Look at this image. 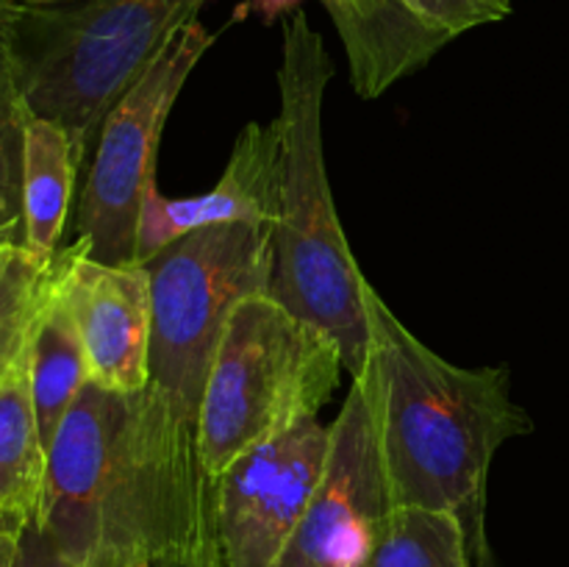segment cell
Instances as JSON below:
<instances>
[{"label": "cell", "instance_id": "cell-1", "mask_svg": "<svg viewBox=\"0 0 569 567\" xmlns=\"http://www.w3.org/2000/svg\"><path fill=\"white\" fill-rule=\"evenodd\" d=\"M198 434L156 387L87 381L48 445L37 523L78 565L100 548L148 559L214 515Z\"/></svg>", "mask_w": 569, "mask_h": 567}, {"label": "cell", "instance_id": "cell-2", "mask_svg": "<svg viewBox=\"0 0 569 567\" xmlns=\"http://www.w3.org/2000/svg\"><path fill=\"white\" fill-rule=\"evenodd\" d=\"M370 350L361 370L370 387L392 506L450 511L461 520L476 561H487V484L509 439L533 431L511 398L506 367L442 359L403 326L370 281L361 287Z\"/></svg>", "mask_w": 569, "mask_h": 567}, {"label": "cell", "instance_id": "cell-3", "mask_svg": "<svg viewBox=\"0 0 569 567\" xmlns=\"http://www.w3.org/2000/svg\"><path fill=\"white\" fill-rule=\"evenodd\" d=\"M333 78L326 42L303 11L283 26L278 67L281 203L272 222L270 295L337 339L345 370L361 376L370 350L365 272L339 222L322 148V100Z\"/></svg>", "mask_w": 569, "mask_h": 567}, {"label": "cell", "instance_id": "cell-4", "mask_svg": "<svg viewBox=\"0 0 569 567\" xmlns=\"http://www.w3.org/2000/svg\"><path fill=\"white\" fill-rule=\"evenodd\" d=\"M206 0L11 3V53L28 109L70 133L78 159L117 100Z\"/></svg>", "mask_w": 569, "mask_h": 567}, {"label": "cell", "instance_id": "cell-5", "mask_svg": "<svg viewBox=\"0 0 569 567\" xmlns=\"http://www.w3.org/2000/svg\"><path fill=\"white\" fill-rule=\"evenodd\" d=\"M345 370L337 339L270 295L233 309L198 409V450L211 478L239 456L320 415Z\"/></svg>", "mask_w": 569, "mask_h": 567}, {"label": "cell", "instance_id": "cell-6", "mask_svg": "<svg viewBox=\"0 0 569 567\" xmlns=\"http://www.w3.org/2000/svg\"><path fill=\"white\" fill-rule=\"evenodd\" d=\"M150 278V387L198 426L209 367L233 309L267 295L272 222H222L183 233L144 261Z\"/></svg>", "mask_w": 569, "mask_h": 567}, {"label": "cell", "instance_id": "cell-7", "mask_svg": "<svg viewBox=\"0 0 569 567\" xmlns=\"http://www.w3.org/2000/svg\"><path fill=\"white\" fill-rule=\"evenodd\" d=\"M217 42L194 17L103 120L76 211V248L100 265H133L139 211L156 183L161 133L183 83Z\"/></svg>", "mask_w": 569, "mask_h": 567}, {"label": "cell", "instance_id": "cell-8", "mask_svg": "<svg viewBox=\"0 0 569 567\" xmlns=\"http://www.w3.org/2000/svg\"><path fill=\"white\" fill-rule=\"evenodd\" d=\"M331 426L309 417L239 456L214 478V526L226 567H278L326 470Z\"/></svg>", "mask_w": 569, "mask_h": 567}, {"label": "cell", "instance_id": "cell-9", "mask_svg": "<svg viewBox=\"0 0 569 567\" xmlns=\"http://www.w3.org/2000/svg\"><path fill=\"white\" fill-rule=\"evenodd\" d=\"M392 509L370 387L356 376L331 422L326 470L278 567H359Z\"/></svg>", "mask_w": 569, "mask_h": 567}, {"label": "cell", "instance_id": "cell-10", "mask_svg": "<svg viewBox=\"0 0 569 567\" xmlns=\"http://www.w3.org/2000/svg\"><path fill=\"white\" fill-rule=\"evenodd\" d=\"M348 53L356 94L376 100L445 44L506 20L511 0H320Z\"/></svg>", "mask_w": 569, "mask_h": 567}, {"label": "cell", "instance_id": "cell-11", "mask_svg": "<svg viewBox=\"0 0 569 567\" xmlns=\"http://www.w3.org/2000/svg\"><path fill=\"white\" fill-rule=\"evenodd\" d=\"M56 276L87 350L89 381L114 392L148 387V267L100 265L67 245L56 253Z\"/></svg>", "mask_w": 569, "mask_h": 567}, {"label": "cell", "instance_id": "cell-12", "mask_svg": "<svg viewBox=\"0 0 569 567\" xmlns=\"http://www.w3.org/2000/svg\"><path fill=\"white\" fill-rule=\"evenodd\" d=\"M281 203V131L248 122L233 142L220 181L203 195L167 198L159 183L144 192L139 211L137 259L144 265L183 233L222 222H276Z\"/></svg>", "mask_w": 569, "mask_h": 567}, {"label": "cell", "instance_id": "cell-13", "mask_svg": "<svg viewBox=\"0 0 569 567\" xmlns=\"http://www.w3.org/2000/svg\"><path fill=\"white\" fill-rule=\"evenodd\" d=\"M81 159L70 133L59 122L28 109L26 161H22V217L26 250L39 261H53L61 250Z\"/></svg>", "mask_w": 569, "mask_h": 567}, {"label": "cell", "instance_id": "cell-14", "mask_svg": "<svg viewBox=\"0 0 569 567\" xmlns=\"http://www.w3.org/2000/svg\"><path fill=\"white\" fill-rule=\"evenodd\" d=\"M28 367H31V392L33 406H37L39 434L48 448L59 422L64 420L70 406L76 404L89 381L87 350H83L76 317L59 287L56 259L50 265L48 287H44L37 322H33Z\"/></svg>", "mask_w": 569, "mask_h": 567}, {"label": "cell", "instance_id": "cell-15", "mask_svg": "<svg viewBox=\"0 0 569 567\" xmlns=\"http://www.w3.org/2000/svg\"><path fill=\"white\" fill-rule=\"evenodd\" d=\"M26 354L0 381V515L31 520L42 504L48 448L42 442Z\"/></svg>", "mask_w": 569, "mask_h": 567}, {"label": "cell", "instance_id": "cell-16", "mask_svg": "<svg viewBox=\"0 0 569 567\" xmlns=\"http://www.w3.org/2000/svg\"><path fill=\"white\" fill-rule=\"evenodd\" d=\"M359 567H472V554L456 515L398 506L383 517Z\"/></svg>", "mask_w": 569, "mask_h": 567}, {"label": "cell", "instance_id": "cell-17", "mask_svg": "<svg viewBox=\"0 0 569 567\" xmlns=\"http://www.w3.org/2000/svg\"><path fill=\"white\" fill-rule=\"evenodd\" d=\"M28 103L11 53V0H0V248H26L22 161Z\"/></svg>", "mask_w": 569, "mask_h": 567}, {"label": "cell", "instance_id": "cell-18", "mask_svg": "<svg viewBox=\"0 0 569 567\" xmlns=\"http://www.w3.org/2000/svg\"><path fill=\"white\" fill-rule=\"evenodd\" d=\"M50 265L53 261H39L37 256L28 253L0 292V381L9 376L31 342Z\"/></svg>", "mask_w": 569, "mask_h": 567}, {"label": "cell", "instance_id": "cell-19", "mask_svg": "<svg viewBox=\"0 0 569 567\" xmlns=\"http://www.w3.org/2000/svg\"><path fill=\"white\" fill-rule=\"evenodd\" d=\"M150 565L153 567H226L220 537H217L214 515H211V520L206 523L198 534H192L187 543H178L172 545V548L161 550L159 556H153Z\"/></svg>", "mask_w": 569, "mask_h": 567}, {"label": "cell", "instance_id": "cell-20", "mask_svg": "<svg viewBox=\"0 0 569 567\" xmlns=\"http://www.w3.org/2000/svg\"><path fill=\"white\" fill-rule=\"evenodd\" d=\"M14 567H83L76 559L64 554L53 539L44 534L37 517L22 523L20 531V550H17Z\"/></svg>", "mask_w": 569, "mask_h": 567}, {"label": "cell", "instance_id": "cell-21", "mask_svg": "<svg viewBox=\"0 0 569 567\" xmlns=\"http://www.w3.org/2000/svg\"><path fill=\"white\" fill-rule=\"evenodd\" d=\"M300 3H303V0H244V3H239V9L233 11V22L244 20V17L250 14H259L267 26H272L278 17L295 14Z\"/></svg>", "mask_w": 569, "mask_h": 567}, {"label": "cell", "instance_id": "cell-22", "mask_svg": "<svg viewBox=\"0 0 569 567\" xmlns=\"http://www.w3.org/2000/svg\"><path fill=\"white\" fill-rule=\"evenodd\" d=\"M22 523L17 517L0 515V567H14L17 550H20Z\"/></svg>", "mask_w": 569, "mask_h": 567}, {"label": "cell", "instance_id": "cell-23", "mask_svg": "<svg viewBox=\"0 0 569 567\" xmlns=\"http://www.w3.org/2000/svg\"><path fill=\"white\" fill-rule=\"evenodd\" d=\"M83 567H153L150 565L148 556L142 554H131V550H111V548H100L94 550L92 556L87 559Z\"/></svg>", "mask_w": 569, "mask_h": 567}, {"label": "cell", "instance_id": "cell-24", "mask_svg": "<svg viewBox=\"0 0 569 567\" xmlns=\"http://www.w3.org/2000/svg\"><path fill=\"white\" fill-rule=\"evenodd\" d=\"M26 256V248H0V292H3V287L9 284V278L14 276V270L22 265Z\"/></svg>", "mask_w": 569, "mask_h": 567}, {"label": "cell", "instance_id": "cell-25", "mask_svg": "<svg viewBox=\"0 0 569 567\" xmlns=\"http://www.w3.org/2000/svg\"><path fill=\"white\" fill-rule=\"evenodd\" d=\"M11 3H20V6H59V3H67V0H11Z\"/></svg>", "mask_w": 569, "mask_h": 567}]
</instances>
